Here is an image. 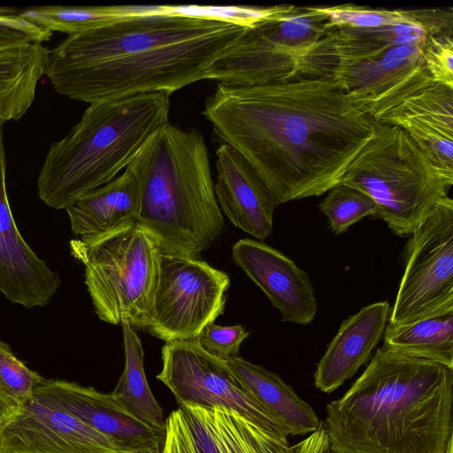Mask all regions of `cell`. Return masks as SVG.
<instances>
[{
	"label": "cell",
	"instance_id": "cell-33",
	"mask_svg": "<svg viewBox=\"0 0 453 453\" xmlns=\"http://www.w3.org/2000/svg\"><path fill=\"white\" fill-rule=\"evenodd\" d=\"M18 406L0 393V421L9 417Z\"/></svg>",
	"mask_w": 453,
	"mask_h": 453
},
{
	"label": "cell",
	"instance_id": "cell-14",
	"mask_svg": "<svg viewBox=\"0 0 453 453\" xmlns=\"http://www.w3.org/2000/svg\"><path fill=\"white\" fill-rule=\"evenodd\" d=\"M0 453H124L108 437L33 397L0 421Z\"/></svg>",
	"mask_w": 453,
	"mask_h": 453
},
{
	"label": "cell",
	"instance_id": "cell-16",
	"mask_svg": "<svg viewBox=\"0 0 453 453\" xmlns=\"http://www.w3.org/2000/svg\"><path fill=\"white\" fill-rule=\"evenodd\" d=\"M232 257L279 310L281 321L307 325L314 320L318 303L311 281L293 260L250 238L234 243Z\"/></svg>",
	"mask_w": 453,
	"mask_h": 453
},
{
	"label": "cell",
	"instance_id": "cell-9",
	"mask_svg": "<svg viewBox=\"0 0 453 453\" xmlns=\"http://www.w3.org/2000/svg\"><path fill=\"white\" fill-rule=\"evenodd\" d=\"M404 272L388 323H411L453 311V200L439 203L411 233Z\"/></svg>",
	"mask_w": 453,
	"mask_h": 453
},
{
	"label": "cell",
	"instance_id": "cell-28",
	"mask_svg": "<svg viewBox=\"0 0 453 453\" xmlns=\"http://www.w3.org/2000/svg\"><path fill=\"white\" fill-rule=\"evenodd\" d=\"M320 211L328 219L331 230L340 234L362 219L377 213L375 202L365 193L339 183L327 191L319 203Z\"/></svg>",
	"mask_w": 453,
	"mask_h": 453
},
{
	"label": "cell",
	"instance_id": "cell-24",
	"mask_svg": "<svg viewBox=\"0 0 453 453\" xmlns=\"http://www.w3.org/2000/svg\"><path fill=\"white\" fill-rule=\"evenodd\" d=\"M384 345L453 369V311L411 323L387 325Z\"/></svg>",
	"mask_w": 453,
	"mask_h": 453
},
{
	"label": "cell",
	"instance_id": "cell-15",
	"mask_svg": "<svg viewBox=\"0 0 453 453\" xmlns=\"http://www.w3.org/2000/svg\"><path fill=\"white\" fill-rule=\"evenodd\" d=\"M6 154L0 122V292L12 303L25 308L48 304L60 286V279L25 242L8 201Z\"/></svg>",
	"mask_w": 453,
	"mask_h": 453
},
{
	"label": "cell",
	"instance_id": "cell-8",
	"mask_svg": "<svg viewBox=\"0 0 453 453\" xmlns=\"http://www.w3.org/2000/svg\"><path fill=\"white\" fill-rule=\"evenodd\" d=\"M71 248L84 265V281L99 319L146 330L162 256L157 242L133 221L72 241Z\"/></svg>",
	"mask_w": 453,
	"mask_h": 453
},
{
	"label": "cell",
	"instance_id": "cell-20",
	"mask_svg": "<svg viewBox=\"0 0 453 453\" xmlns=\"http://www.w3.org/2000/svg\"><path fill=\"white\" fill-rule=\"evenodd\" d=\"M140 188L126 168L119 176L67 207L72 231L80 238L104 234L136 221Z\"/></svg>",
	"mask_w": 453,
	"mask_h": 453
},
{
	"label": "cell",
	"instance_id": "cell-13",
	"mask_svg": "<svg viewBox=\"0 0 453 453\" xmlns=\"http://www.w3.org/2000/svg\"><path fill=\"white\" fill-rule=\"evenodd\" d=\"M33 398L63 411L111 440L124 453H160L165 432L142 422L111 395L90 387L42 379Z\"/></svg>",
	"mask_w": 453,
	"mask_h": 453
},
{
	"label": "cell",
	"instance_id": "cell-11",
	"mask_svg": "<svg viewBox=\"0 0 453 453\" xmlns=\"http://www.w3.org/2000/svg\"><path fill=\"white\" fill-rule=\"evenodd\" d=\"M161 357L162 369L157 379L169 388L179 406L221 407L288 441L290 432L249 393L222 360L205 352L195 341L165 342Z\"/></svg>",
	"mask_w": 453,
	"mask_h": 453
},
{
	"label": "cell",
	"instance_id": "cell-34",
	"mask_svg": "<svg viewBox=\"0 0 453 453\" xmlns=\"http://www.w3.org/2000/svg\"><path fill=\"white\" fill-rule=\"evenodd\" d=\"M324 453H335L334 451H332L330 449H326Z\"/></svg>",
	"mask_w": 453,
	"mask_h": 453
},
{
	"label": "cell",
	"instance_id": "cell-17",
	"mask_svg": "<svg viewBox=\"0 0 453 453\" xmlns=\"http://www.w3.org/2000/svg\"><path fill=\"white\" fill-rule=\"evenodd\" d=\"M216 157L214 190L219 208L236 227L259 241L265 240L273 230L278 204L237 150L222 142Z\"/></svg>",
	"mask_w": 453,
	"mask_h": 453
},
{
	"label": "cell",
	"instance_id": "cell-7",
	"mask_svg": "<svg viewBox=\"0 0 453 453\" xmlns=\"http://www.w3.org/2000/svg\"><path fill=\"white\" fill-rule=\"evenodd\" d=\"M341 183L368 195L377 206L374 217L407 236L450 197L453 173L438 167L401 127L375 121Z\"/></svg>",
	"mask_w": 453,
	"mask_h": 453
},
{
	"label": "cell",
	"instance_id": "cell-4",
	"mask_svg": "<svg viewBox=\"0 0 453 453\" xmlns=\"http://www.w3.org/2000/svg\"><path fill=\"white\" fill-rule=\"evenodd\" d=\"M300 57L298 74L329 76L375 121L405 94L432 79L424 50L432 35L453 33L451 8L415 9L377 27L326 26Z\"/></svg>",
	"mask_w": 453,
	"mask_h": 453
},
{
	"label": "cell",
	"instance_id": "cell-1",
	"mask_svg": "<svg viewBox=\"0 0 453 453\" xmlns=\"http://www.w3.org/2000/svg\"><path fill=\"white\" fill-rule=\"evenodd\" d=\"M202 113L278 205L321 196L341 183L375 126L329 76L218 83Z\"/></svg>",
	"mask_w": 453,
	"mask_h": 453
},
{
	"label": "cell",
	"instance_id": "cell-18",
	"mask_svg": "<svg viewBox=\"0 0 453 453\" xmlns=\"http://www.w3.org/2000/svg\"><path fill=\"white\" fill-rule=\"evenodd\" d=\"M391 307L387 301L361 308L341 324L336 334L317 364L314 383L331 393L365 364L382 339Z\"/></svg>",
	"mask_w": 453,
	"mask_h": 453
},
{
	"label": "cell",
	"instance_id": "cell-31",
	"mask_svg": "<svg viewBox=\"0 0 453 453\" xmlns=\"http://www.w3.org/2000/svg\"><path fill=\"white\" fill-rule=\"evenodd\" d=\"M453 33L432 35L424 50L426 72L435 82L453 88Z\"/></svg>",
	"mask_w": 453,
	"mask_h": 453
},
{
	"label": "cell",
	"instance_id": "cell-12",
	"mask_svg": "<svg viewBox=\"0 0 453 453\" xmlns=\"http://www.w3.org/2000/svg\"><path fill=\"white\" fill-rule=\"evenodd\" d=\"M327 449L320 429L289 444L232 411L179 406L166 418L160 453H324Z\"/></svg>",
	"mask_w": 453,
	"mask_h": 453
},
{
	"label": "cell",
	"instance_id": "cell-23",
	"mask_svg": "<svg viewBox=\"0 0 453 453\" xmlns=\"http://www.w3.org/2000/svg\"><path fill=\"white\" fill-rule=\"evenodd\" d=\"M125 348V367L111 394L112 398L129 413L146 425L165 432L166 418L155 399L146 379L143 366V349L134 328L122 325Z\"/></svg>",
	"mask_w": 453,
	"mask_h": 453
},
{
	"label": "cell",
	"instance_id": "cell-26",
	"mask_svg": "<svg viewBox=\"0 0 453 453\" xmlns=\"http://www.w3.org/2000/svg\"><path fill=\"white\" fill-rule=\"evenodd\" d=\"M376 122H411L453 134V88L430 79L404 95Z\"/></svg>",
	"mask_w": 453,
	"mask_h": 453
},
{
	"label": "cell",
	"instance_id": "cell-21",
	"mask_svg": "<svg viewBox=\"0 0 453 453\" xmlns=\"http://www.w3.org/2000/svg\"><path fill=\"white\" fill-rule=\"evenodd\" d=\"M223 362L249 393L291 435L310 434L318 429L321 422L313 409L277 373L240 357Z\"/></svg>",
	"mask_w": 453,
	"mask_h": 453
},
{
	"label": "cell",
	"instance_id": "cell-32",
	"mask_svg": "<svg viewBox=\"0 0 453 453\" xmlns=\"http://www.w3.org/2000/svg\"><path fill=\"white\" fill-rule=\"evenodd\" d=\"M53 33L23 19L11 9L0 7V50L50 40Z\"/></svg>",
	"mask_w": 453,
	"mask_h": 453
},
{
	"label": "cell",
	"instance_id": "cell-3",
	"mask_svg": "<svg viewBox=\"0 0 453 453\" xmlns=\"http://www.w3.org/2000/svg\"><path fill=\"white\" fill-rule=\"evenodd\" d=\"M323 425L335 453H446L453 369L383 344Z\"/></svg>",
	"mask_w": 453,
	"mask_h": 453
},
{
	"label": "cell",
	"instance_id": "cell-2",
	"mask_svg": "<svg viewBox=\"0 0 453 453\" xmlns=\"http://www.w3.org/2000/svg\"><path fill=\"white\" fill-rule=\"evenodd\" d=\"M260 7L149 5L139 14L68 35L49 50L45 75L69 99L89 104L173 92L263 19Z\"/></svg>",
	"mask_w": 453,
	"mask_h": 453
},
{
	"label": "cell",
	"instance_id": "cell-25",
	"mask_svg": "<svg viewBox=\"0 0 453 453\" xmlns=\"http://www.w3.org/2000/svg\"><path fill=\"white\" fill-rule=\"evenodd\" d=\"M148 7L149 5H48L28 8L19 15L41 28L72 35L142 13Z\"/></svg>",
	"mask_w": 453,
	"mask_h": 453
},
{
	"label": "cell",
	"instance_id": "cell-29",
	"mask_svg": "<svg viewBox=\"0 0 453 453\" xmlns=\"http://www.w3.org/2000/svg\"><path fill=\"white\" fill-rule=\"evenodd\" d=\"M42 379L0 340V393L3 395L19 406L33 397L35 387Z\"/></svg>",
	"mask_w": 453,
	"mask_h": 453
},
{
	"label": "cell",
	"instance_id": "cell-10",
	"mask_svg": "<svg viewBox=\"0 0 453 453\" xmlns=\"http://www.w3.org/2000/svg\"><path fill=\"white\" fill-rule=\"evenodd\" d=\"M230 279L206 262L162 253L146 331L165 342L195 341L224 313Z\"/></svg>",
	"mask_w": 453,
	"mask_h": 453
},
{
	"label": "cell",
	"instance_id": "cell-6",
	"mask_svg": "<svg viewBox=\"0 0 453 453\" xmlns=\"http://www.w3.org/2000/svg\"><path fill=\"white\" fill-rule=\"evenodd\" d=\"M170 96L147 93L89 104L50 147L37 179L40 199L53 209H66L117 177L169 122Z\"/></svg>",
	"mask_w": 453,
	"mask_h": 453
},
{
	"label": "cell",
	"instance_id": "cell-19",
	"mask_svg": "<svg viewBox=\"0 0 453 453\" xmlns=\"http://www.w3.org/2000/svg\"><path fill=\"white\" fill-rule=\"evenodd\" d=\"M300 55L273 44L250 27L206 70L203 80L229 86H248L298 75Z\"/></svg>",
	"mask_w": 453,
	"mask_h": 453
},
{
	"label": "cell",
	"instance_id": "cell-27",
	"mask_svg": "<svg viewBox=\"0 0 453 453\" xmlns=\"http://www.w3.org/2000/svg\"><path fill=\"white\" fill-rule=\"evenodd\" d=\"M326 19L311 7L293 10L251 26L273 44L301 56L323 35Z\"/></svg>",
	"mask_w": 453,
	"mask_h": 453
},
{
	"label": "cell",
	"instance_id": "cell-22",
	"mask_svg": "<svg viewBox=\"0 0 453 453\" xmlns=\"http://www.w3.org/2000/svg\"><path fill=\"white\" fill-rule=\"evenodd\" d=\"M49 50L34 42L0 50V122L19 120L45 74Z\"/></svg>",
	"mask_w": 453,
	"mask_h": 453
},
{
	"label": "cell",
	"instance_id": "cell-5",
	"mask_svg": "<svg viewBox=\"0 0 453 453\" xmlns=\"http://www.w3.org/2000/svg\"><path fill=\"white\" fill-rule=\"evenodd\" d=\"M127 168L140 188L137 223L162 253L199 259L225 228L201 132L167 122Z\"/></svg>",
	"mask_w": 453,
	"mask_h": 453
},
{
	"label": "cell",
	"instance_id": "cell-30",
	"mask_svg": "<svg viewBox=\"0 0 453 453\" xmlns=\"http://www.w3.org/2000/svg\"><path fill=\"white\" fill-rule=\"evenodd\" d=\"M249 334L241 325L223 326L212 322L203 327L195 342L211 356L226 361L239 357L240 346Z\"/></svg>",
	"mask_w": 453,
	"mask_h": 453
}]
</instances>
